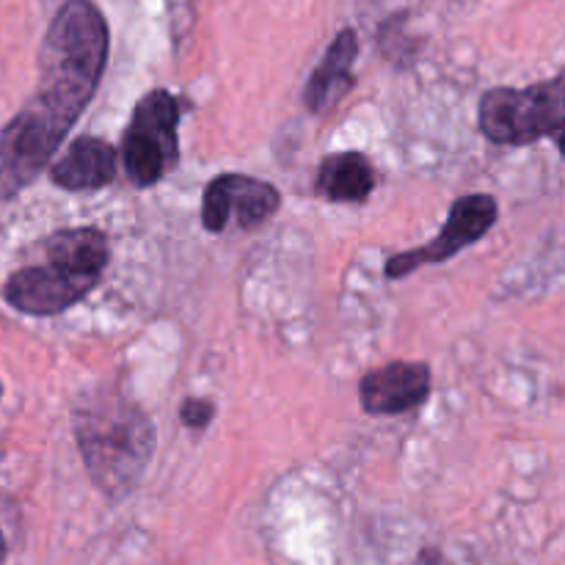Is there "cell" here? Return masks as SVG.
Listing matches in <instances>:
<instances>
[{"instance_id":"7","label":"cell","mask_w":565,"mask_h":565,"mask_svg":"<svg viewBox=\"0 0 565 565\" xmlns=\"http://www.w3.org/2000/svg\"><path fill=\"white\" fill-rule=\"evenodd\" d=\"M279 191L246 174H221L204 191L202 224L207 232H224L230 224L254 230L279 210Z\"/></svg>"},{"instance_id":"13","label":"cell","mask_w":565,"mask_h":565,"mask_svg":"<svg viewBox=\"0 0 565 565\" xmlns=\"http://www.w3.org/2000/svg\"><path fill=\"white\" fill-rule=\"evenodd\" d=\"M6 561V541H3V533H0V565Z\"/></svg>"},{"instance_id":"8","label":"cell","mask_w":565,"mask_h":565,"mask_svg":"<svg viewBox=\"0 0 565 565\" xmlns=\"http://www.w3.org/2000/svg\"><path fill=\"white\" fill-rule=\"evenodd\" d=\"M430 395V367L423 362H392L373 370L359 384V401L367 414H406Z\"/></svg>"},{"instance_id":"5","label":"cell","mask_w":565,"mask_h":565,"mask_svg":"<svg viewBox=\"0 0 565 565\" xmlns=\"http://www.w3.org/2000/svg\"><path fill=\"white\" fill-rule=\"evenodd\" d=\"M177 127H180V103L169 92L154 88L138 99L121 141V160L132 185H154L177 163V149H180Z\"/></svg>"},{"instance_id":"11","label":"cell","mask_w":565,"mask_h":565,"mask_svg":"<svg viewBox=\"0 0 565 565\" xmlns=\"http://www.w3.org/2000/svg\"><path fill=\"white\" fill-rule=\"evenodd\" d=\"M373 185V166L362 152H342L326 158L318 171V193L329 202H364Z\"/></svg>"},{"instance_id":"4","label":"cell","mask_w":565,"mask_h":565,"mask_svg":"<svg viewBox=\"0 0 565 565\" xmlns=\"http://www.w3.org/2000/svg\"><path fill=\"white\" fill-rule=\"evenodd\" d=\"M483 136L494 143L522 147L565 130V72L527 88H491L478 110Z\"/></svg>"},{"instance_id":"1","label":"cell","mask_w":565,"mask_h":565,"mask_svg":"<svg viewBox=\"0 0 565 565\" xmlns=\"http://www.w3.org/2000/svg\"><path fill=\"white\" fill-rule=\"evenodd\" d=\"M108 61V25L88 0H70L58 9L39 50V88L22 116L64 138L88 105Z\"/></svg>"},{"instance_id":"6","label":"cell","mask_w":565,"mask_h":565,"mask_svg":"<svg viewBox=\"0 0 565 565\" xmlns=\"http://www.w3.org/2000/svg\"><path fill=\"white\" fill-rule=\"evenodd\" d=\"M497 213H500V207H497L494 196H489V193L461 196L452 204L445 226H441V232L428 246L403 252L386 263V279H403V276L414 274L423 265L445 263V259H450L461 248L478 243L497 224Z\"/></svg>"},{"instance_id":"9","label":"cell","mask_w":565,"mask_h":565,"mask_svg":"<svg viewBox=\"0 0 565 565\" xmlns=\"http://www.w3.org/2000/svg\"><path fill=\"white\" fill-rule=\"evenodd\" d=\"M356 55V31L345 28V31H340V36L331 42L329 53L323 55V61H320L318 70L312 72L307 88H303V99H307V108L312 110V114L331 110L342 97H345V92H351Z\"/></svg>"},{"instance_id":"3","label":"cell","mask_w":565,"mask_h":565,"mask_svg":"<svg viewBox=\"0 0 565 565\" xmlns=\"http://www.w3.org/2000/svg\"><path fill=\"white\" fill-rule=\"evenodd\" d=\"M108 265V237L94 226L61 230L44 241V265L9 276L6 301L25 315H58L75 307L103 279Z\"/></svg>"},{"instance_id":"12","label":"cell","mask_w":565,"mask_h":565,"mask_svg":"<svg viewBox=\"0 0 565 565\" xmlns=\"http://www.w3.org/2000/svg\"><path fill=\"white\" fill-rule=\"evenodd\" d=\"M213 403L210 401H202V397H191V401L182 403V423L188 425V428H204V425L213 419Z\"/></svg>"},{"instance_id":"10","label":"cell","mask_w":565,"mask_h":565,"mask_svg":"<svg viewBox=\"0 0 565 565\" xmlns=\"http://www.w3.org/2000/svg\"><path fill=\"white\" fill-rule=\"evenodd\" d=\"M116 149L108 141L83 136L66 149L64 158L53 166L50 177L64 191H97L114 180Z\"/></svg>"},{"instance_id":"14","label":"cell","mask_w":565,"mask_h":565,"mask_svg":"<svg viewBox=\"0 0 565 565\" xmlns=\"http://www.w3.org/2000/svg\"><path fill=\"white\" fill-rule=\"evenodd\" d=\"M561 152H563V158H565V130L561 132Z\"/></svg>"},{"instance_id":"2","label":"cell","mask_w":565,"mask_h":565,"mask_svg":"<svg viewBox=\"0 0 565 565\" xmlns=\"http://www.w3.org/2000/svg\"><path fill=\"white\" fill-rule=\"evenodd\" d=\"M77 450L103 494L121 500L141 483L154 456V425L130 397L86 395L75 412Z\"/></svg>"}]
</instances>
